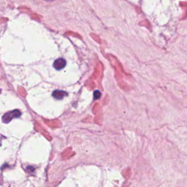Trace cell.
<instances>
[{
  "label": "cell",
  "instance_id": "obj_2",
  "mask_svg": "<svg viewBox=\"0 0 187 187\" xmlns=\"http://www.w3.org/2000/svg\"><path fill=\"white\" fill-rule=\"evenodd\" d=\"M67 62L64 58H60L56 60L53 63V67L57 70H60L65 67Z\"/></svg>",
  "mask_w": 187,
  "mask_h": 187
},
{
  "label": "cell",
  "instance_id": "obj_4",
  "mask_svg": "<svg viewBox=\"0 0 187 187\" xmlns=\"http://www.w3.org/2000/svg\"><path fill=\"white\" fill-rule=\"evenodd\" d=\"M102 96V93L99 90H96L94 91L93 93V97H94V99L96 100L100 98V97Z\"/></svg>",
  "mask_w": 187,
  "mask_h": 187
},
{
  "label": "cell",
  "instance_id": "obj_5",
  "mask_svg": "<svg viewBox=\"0 0 187 187\" xmlns=\"http://www.w3.org/2000/svg\"><path fill=\"white\" fill-rule=\"evenodd\" d=\"M26 169H27V170H30V171H34V168L32 167V166H28L26 168Z\"/></svg>",
  "mask_w": 187,
  "mask_h": 187
},
{
  "label": "cell",
  "instance_id": "obj_1",
  "mask_svg": "<svg viewBox=\"0 0 187 187\" xmlns=\"http://www.w3.org/2000/svg\"><path fill=\"white\" fill-rule=\"evenodd\" d=\"M21 111L18 110H14L11 111L3 115L2 116V121L5 124H8L11 121V120L14 118H17L21 116Z\"/></svg>",
  "mask_w": 187,
  "mask_h": 187
},
{
  "label": "cell",
  "instance_id": "obj_3",
  "mask_svg": "<svg viewBox=\"0 0 187 187\" xmlns=\"http://www.w3.org/2000/svg\"><path fill=\"white\" fill-rule=\"evenodd\" d=\"M68 95L67 92L61 90H55L52 93V96L57 99L60 100Z\"/></svg>",
  "mask_w": 187,
  "mask_h": 187
}]
</instances>
